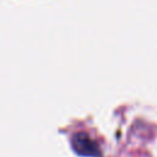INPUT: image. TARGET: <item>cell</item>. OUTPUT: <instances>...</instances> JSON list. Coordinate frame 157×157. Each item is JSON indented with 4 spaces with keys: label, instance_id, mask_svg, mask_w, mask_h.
<instances>
[{
    "label": "cell",
    "instance_id": "obj_1",
    "mask_svg": "<svg viewBox=\"0 0 157 157\" xmlns=\"http://www.w3.org/2000/svg\"><path fill=\"white\" fill-rule=\"evenodd\" d=\"M72 150L83 157H101L99 146L85 131H77L71 136Z\"/></svg>",
    "mask_w": 157,
    "mask_h": 157
}]
</instances>
